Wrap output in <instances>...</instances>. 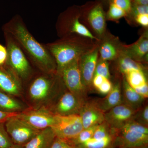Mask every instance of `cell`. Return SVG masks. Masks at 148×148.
I'll list each match as a JSON object with an SVG mask.
<instances>
[{
  "instance_id": "41",
  "label": "cell",
  "mask_w": 148,
  "mask_h": 148,
  "mask_svg": "<svg viewBox=\"0 0 148 148\" xmlns=\"http://www.w3.org/2000/svg\"><path fill=\"white\" fill-rule=\"evenodd\" d=\"M9 148H24V146L19 145H14L13 144Z\"/></svg>"
},
{
  "instance_id": "15",
  "label": "cell",
  "mask_w": 148,
  "mask_h": 148,
  "mask_svg": "<svg viewBox=\"0 0 148 148\" xmlns=\"http://www.w3.org/2000/svg\"><path fill=\"white\" fill-rule=\"evenodd\" d=\"M21 82L6 66H0V90L11 95H19Z\"/></svg>"
},
{
  "instance_id": "31",
  "label": "cell",
  "mask_w": 148,
  "mask_h": 148,
  "mask_svg": "<svg viewBox=\"0 0 148 148\" xmlns=\"http://www.w3.org/2000/svg\"><path fill=\"white\" fill-rule=\"evenodd\" d=\"M130 14L133 17L140 14H148V5L132 3L131 10L127 15Z\"/></svg>"
},
{
  "instance_id": "18",
  "label": "cell",
  "mask_w": 148,
  "mask_h": 148,
  "mask_svg": "<svg viewBox=\"0 0 148 148\" xmlns=\"http://www.w3.org/2000/svg\"><path fill=\"white\" fill-rule=\"evenodd\" d=\"M123 103L138 110L145 105L146 99L141 96L129 85L124 77L121 81Z\"/></svg>"
},
{
  "instance_id": "22",
  "label": "cell",
  "mask_w": 148,
  "mask_h": 148,
  "mask_svg": "<svg viewBox=\"0 0 148 148\" xmlns=\"http://www.w3.org/2000/svg\"><path fill=\"white\" fill-rule=\"evenodd\" d=\"M99 52L101 60L107 61L117 59L121 53L116 45L111 40L103 42L99 48Z\"/></svg>"
},
{
  "instance_id": "28",
  "label": "cell",
  "mask_w": 148,
  "mask_h": 148,
  "mask_svg": "<svg viewBox=\"0 0 148 148\" xmlns=\"http://www.w3.org/2000/svg\"><path fill=\"white\" fill-rule=\"evenodd\" d=\"M127 15V13L124 10L112 3H109V9L106 16L110 20H117Z\"/></svg>"
},
{
  "instance_id": "39",
  "label": "cell",
  "mask_w": 148,
  "mask_h": 148,
  "mask_svg": "<svg viewBox=\"0 0 148 148\" xmlns=\"http://www.w3.org/2000/svg\"><path fill=\"white\" fill-rule=\"evenodd\" d=\"M19 113L7 112L0 110V123H4L9 119L12 117L17 116Z\"/></svg>"
},
{
  "instance_id": "29",
  "label": "cell",
  "mask_w": 148,
  "mask_h": 148,
  "mask_svg": "<svg viewBox=\"0 0 148 148\" xmlns=\"http://www.w3.org/2000/svg\"><path fill=\"white\" fill-rule=\"evenodd\" d=\"M99 75L107 79H110L111 75L108 61L101 59L98 61L94 73V75Z\"/></svg>"
},
{
  "instance_id": "44",
  "label": "cell",
  "mask_w": 148,
  "mask_h": 148,
  "mask_svg": "<svg viewBox=\"0 0 148 148\" xmlns=\"http://www.w3.org/2000/svg\"><path fill=\"white\" fill-rule=\"evenodd\" d=\"M110 148H115L114 147L113 145H112V147H110Z\"/></svg>"
},
{
  "instance_id": "42",
  "label": "cell",
  "mask_w": 148,
  "mask_h": 148,
  "mask_svg": "<svg viewBox=\"0 0 148 148\" xmlns=\"http://www.w3.org/2000/svg\"><path fill=\"white\" fill-rule=\"evenodd\" d=\"M101 1L103 2H106L107 3H108L109 4V3L110 1L111 0H100Z\"/></svg>"
},
{
  "instance_id": "23",
  "label": "cell",
  "mask_w": 148,
  "mask_h": 148,
  "mask_svg": "<svg viewBox=\"0 0 148 148\" xmlns=\"http://www.w3.org/2000/svg\"><path fill=\"white\" fill-rule=\"evenodd\" d=\"M128 84L133 89L148 83L145 72L139 70H132L127 72L123 76Z\"/></svg>"
},
{
  "instance_id": "3",
  "label": "cell",
  "mask_w": 148,
  "mask_h": 148,
  "mask_svg": "<svg viewBox=\"0 0 148 148\" xmlns=\"http://www.w3.org/2000/svg\"><path fill=\"white\" fill-rule=\"evenodd\" d=\"M3 32L8 52L5 66L16 76L21 83L30 79L33 74L30 61L13 37L7 32Z\"/></svg>"
},
{
  "instance_id": "16",
  "label": "cell",
  "mask_w": 148,
  "mask_h": 148,
  "mask_svg": "<svg viewBox=\"0 0 148 148\" xmlns=\"http://www.w3.org/2000/svg\"><path fill=\"white\" fill-rule=\"evenodd\" d=\"M121 51L139 63L147 61L148 52L147 32L142 35L136 42L130 45L123 46Z\"/></svg>"
},
{
  "instance_id": "6",
  "label": "cell",
  "mask_w": 148,
  "mask_h": 148,
  "mask_svg": "<svg viewBox=\"0 0 148 148\" xmlns=\"http://www.w3.org/2000/svg\"><path fill=\"white\" fill-rule=\"evenodd\" d=\"M17 115L7 120L5 126L13 144L24 146L40 130L32 127Z\"/></svg>"
},
{
  "instance_id": "20",
  "label": "cell",
  "mask_w": 148,
  "mask_h": 148,
  "mask_svg": "<svg viewBox=\"0 0 148 148\" xmlns=\"http://www.w3.org/2000/svg\"><path fill=\"white\" fill-rule=\"evenodd\" d=\"M117 59V70L123 76L127 72L132 70H139L145 72V69L143 65L134 61L122 51Z\"/></svg>"
},
{
  "instance_id": "1",
  "label": "cell",
  "mask_w": 148,
  "mask_h": 148,
  "mask_svg": "<svg viewBox=\"0 0 148 148\" xmlns=\"http://www.w3.org/2000/svg\"><path fill=\"white\" fill-rule=\"evenodd\" d=\"M3 32L10 34L18 43L31 63L40 71L47 73H56L55 61L44 44L33 36L18 14L4 24Z\"/></svg>"
},
{
  "instance_id": "43",
  "label": "cell",
  "mask_w": 148,
  "mask_h": 148,
  "mask_svg": "<svg viewBox=\"0 0 148 148\" xmlns=\"http://www.w3.org/2000/svg\"><path fill=\"white\" fill-rule=\"evenodd\" d=\"M135 148H148V146H146V147H142Z\"/></svg>"
},
{
  "instance_id": "35",
  "label": "cell",
  "mask_w": 148,
  "mask_h": 148,
  "mask_svg": "<svg viewBox=\"0 0 148 148\" xmlns=\"http://www.w3.org/2000/svg\"><path fill=\"white\" fill-rule=\"evenodd\" d=\"M7 58L8 52L6 47L0 44V66H5Z\"/></svg>"
},
{
  "instance_id": "33",
  "label": "cell",
  "mask_w": 148,
  "mask_h": 148,
  "mask_svg": "<svg viewBox=\"0 0 148 148\" xmlns=\"http://www.w3.org/2000/svg\"><path fill=\"white\" fill-rule=\"evenodd\" d=\"M51 148H78L68 140L56 137Z\"/></svg>"
},
{
  "instance_id": "24",
  "label": "cell",
  "mask_w": 148,
  "mask_h": 148,
  "mask_svg": "<svg viewBox=\"0 0 148 148\" xmlns=\"http://www.w3.org/2000/svg\"><path fill=\"white\" fill-rule=\"evenodd\" d=\"M113 140L112 135L101 140L91 138L76 147L78 148H110L113 145Z\"/></svg>"
},
{
  "instance_id": "38",
  "label": "cell",
  "mask_w": 148,
  "mask_h": 148,
  "mask_svg": "<svg viewBox=\"0 0 148 148\" xmlns=\"http://www.w3.org/2000/svg\"><path fill=\"white\" fill-rule=\"evenodd\" d=\"M105 79H106V78L102 76L99 75H94L92 78V82L93 89L95 88V90H97V88L103 83Z\"/></svg>"
},
{
  "instance_id": "5",
  "label": "cell",
  "mask_w": 148,
  "mask_h": 148,
  "mask_svg": "<svg viewBox=\"0 0 148 148\" xmlns=\"http://www.w3.org/2000/svg\"><path fill=\"white\" fill-rule=\"evenodd\" d=\"M80 58L69 63L58 74L61 76L67 89L85 103L88 99V92L83 82L79 68Z\"/></svg>"
},
{
  "instance_id": "10",
  "label": "cell",
  "mask_w": 148,
  "mask_h": 148,
  "mask_svg": "<svg viewBox=\"0 0 148 148\" xmlns=\"http://www.w3.org/2000/svg\"><path fill=\"white\" fill-rule=\"evenodd\" d=\"M82 8L83 14L86 16L91 28L98 36H103L106 30V14L102 4L90 3Z\"/></svg>"
},
{
  "instance_id": "14",
  "label": "cell",
  "mask_w": 148,
  "mask_h": 148,
  "mask_svg": "<svg viewBox=\"0 0 148 148\" xmlns=\"http://www.w3.org/2000/svg\"><path fill=\"white\" fill-rule=\"evenodd\" d=\"M104 114L98 108L95 100L88 99L85 102L79 114L83 126L86 129L98 125L105 121Z\"/></svg>"
},
{
  "instance_id": "8",
  "label": "cell",
  "mask_w": 148,
  "mask_h": 148,
  "mask_svg": "<svg viewBox=\"0 0 148 148\" xmlns=\"http://www.w3.org/2000/svg\"><path fill=\"white\" fill-rule=\"evenodd\" d=\"M115 148H135L148 146V135L121 128L112 131Z\"/></svg>"
},
{
  "instance_id": "2",
  "label": "cell",
  "mask_w": 148,
  "mask_h": 148,
  "mask_svg": "<svg viewBox=\"0 0 148 148\" xmlns=\"http://www.w3.org/2000/svg\"><path fill=\"white\" fill-rule=\"evenodd\" d=\"M90 39L73 35L44 44L55 61L59 74L69 63L93 50L97 45Z\"/></svg>"
},
{
  "instance_id": "26",
  "label": "cell",
  "mask_w": 148,
  "mask_h": 148,
  "mask_svg": "<svg viewBox=\"0 0 148 148\" xmlns=\"http://www.w3.org/2000/svg\"><path fill=\"white\" fill-rule=\"evenodd\" d=\"M131 120L148 127V106L146 103L144 106L136 111Z\"/></svg>"
},
{
  "instance_id": "19",
  "label": "cell",
  "mask_w": 148,
  "mask_h": 148,
  "mask_svg": "<svg viewBox=\"0 0 148 148\" xmlns=\"http://www.w3.org/2000/svg\"><path fill=\"white\" fill-rule=\"evenodd\" d=\"M56 135L51 127L40 130L24 146V148H51Z\"/></svg>"
},
{
  "instance_id": "25",
  "label": "cell",
  "mask_w": 148,
  "mask_h": 148,
  "mask_svg": "<svg viewBox=\"0 0 148 148\" xmlns=\"http://www.w3.org/2000/svg\"><path fill=\"white\" fill-rule=\"evenodd\" d=\"M98 125H94L86 129H84L75 138L69 140V142L75 146L82 144L92 138Z\"/></svg>"
},
{
  "instance_id": "9",
  "label": "cell",
  "mask_w": 148,
  "mask_h": 148,
  "mask_svg": "<svg viewBox=\"0 0 148 148\" xmlns=\"http://www.w3.org/2000/svg\"><path fill=\"white\" fill-rule=\"evenodd\" d=\"M17 116L39 130L51 127L55 121V114L45 108L19 112Z\"/></svg>"
},
{
  "instance_id": "34",
  "label": "cell",
  "mask_w": 148,
  "mask_h": 148,
  "mask_svg": "<svg viewBox=\"0 0 148 148\" xmlns=\"http://www.w3.org/2000/svg\"><path fill=\"white\" fill-rule=\"evenodd\" d=\"M112 88V83L110 80L106 79L96 90L101 94H107L110 91Z\"/></svg>"
},
{
  "instance_id": "11",
  "label": "cell",
  "mask_w": 148,
  "mask_h": 148,
  "mask_svg": "<svg viewBox=\"0 0 148 148\" xmlns=\"http://www.w3.org/2000/svg\"><path fill=\"white\" fill-rule=\"evenodd\" d=\"M136 111L122 103L105 113V121L110 127L111 131L118 130L132 119Z\"/></svg>"
},
{
  "instance_id": "21",
  "label": "cell",
  "mask_w": 148,
  "mask_h": 148,
  "mask_svg": "<svg viewBox=\"0 0 148 148\" xmlns=\"http://www.w3.org/2000/svg\"><path fill=\"white\" fill-rule=\"evenodd\" d=\"M23 108V105L14 99L11 95L0 90V110L10 113H18Z\"/></svg>"
},
{
  "instance_id": "40",
  "label": "cell",
  "mask_w": 148,
  "mask_h": 148,
  "mask_svg": "<svg viewBox=\"0 0 148 148\" xmlns=\"http://www.w3.org/2000/svg\"><path fill=\"white\" fill-rule=\"evenodd\" d=\"M133 3L142 5H148V0H132Z\"/></svg>"
},
{
  "instance_id": "7",
  "label": "cell",
  "mask_w": 148,
  "mask_h": 148,
  "mask_svg": "<svg viewBox=\"0 0 148 148\" xmlns=\"http://www.w3.org/2000/svg\"><path fill=\"white\" fill-rule=\"evenodd\" d=\"M51 127L56 137L68 141L75 138L84 129L79 114H55V121Z\"/></svg>"
},
{
  "instance_id": "37",
  "label": "cell",
  "mask_w": 148,
  "mask_h": 148,
  "mask_svg": "<svg viewBox=\"0 0 148 148\" xmlns=\"http://www.w3.org/2000/svg\"><path fill=\"white\" fill-rule=\"evenodd\" d=\"M134 89L137 93L143 98H145V99H147L148 97V83L140 87L134 88Z\"/></svg>"
},
{
  "instance_id": "30",
  "label": "cell",
  "mask_w": 148,
  "mask_h": 148,
  "mask_svg": "<svg viewBox=\"0 0 148 148\" xmlns=\"http://www.w3.org/2000/svg\"><path fill=\"white\" fill-rule=\"evenodd\" d=\"M13 145L7 132L4 123H0V148H9Z\"/></svg>"
},
{
  "instance_id": "12",
  "label": "cell",
  "mask_w": 148,
  "mask_h": 148,
  "mask_svg": "<svg viewBox=\"0 0 148 148\" xmlns=\"http://www.w3.org/2000/svg\"><path fill=\"white\" fill-rule=\"evenodd\" d=\"M98 53L99 47L97 46L80 58L79 68L83 82L88 92L93 90L92 80L98 63Z\"/></svg>"
},
{
  "instance_id": "27",
  "label": "cell",
  "mask_w": 148,
  "mask_h": 148,
  "mask_svg": "<svg viewBox=\"0 0 148 148\" xmlns=\"http://www.w3.org/2000/svg\"><path fill=\"white\" fill-rule=\"evenodd\" d=\"M110 135H112L110 127L104 121L98 125L92 138L96 140H101Z\"/></svg>"
},
{
  "instance_id": "17",
  "label": "cell",
  "mask_w": 148,
  "mask_h": 148,
  "mask_svg": "<svg viewBox=\"0 0 148 148\" xmlns=\"http://www.w3.org/2000/svg\"><path fill=\"white\" fill-rule=\"evenodd\" d=\"M98 108L104 113L123 103L121 82L116 80L112 83V88L107 96L103 99H95Z\"/></svg>"
},
{
  "instance_id": "13",
  "label": "cell",
  "mask_w": 148,
  "mask_h": 148,
  "mask_svg": "<svg viewBox=\"0 0 148 148\" xmlns=\"http://www.w3.org/2000/svg\"><path fill=\"white\" fill-rule=\"evenodd\" d=\"M84 103L67 89L57 100L53 112L61 116L79 114Z\"/></svg>"
},
{
  "instance_id": "36",
  "label": "cell",
  "mask_w": 148,
  "mask_h": 148,
  "mask_svg": "<svg viewBox=\"0 0 148 148\" xmlns=\"http://www.w3.org/2000/svg\"><path fill=\"white\" fill-rule=\"evenodd\" d=\"M135 21L143 27H148V14H140L134 17Z\"/></svg>"
},
{
  "instance_id": "32",
  "label": "cell",
  "mask_w": 148,
  "mask_h": 148,
  "mask_svg": "<svg viewBox=\"0 0 148 148\" xmlns=\"http://www.w3.org/2000/svg\"><path fill=\"white\" fill-rule=\"evenodd\" d=\"M110 3L124 10L127 13V15L130 12L132 4V0H111L109 3Z\"/></svg>"
},
{
  "instance_id": "4",
  "label": "cell",
  "mask_w": 148,
  "mask_h": 148,
  "mask_svg": "<svg viewBox=\"0 0 148 148\" xmlns=\"http://www.w3.org/2000/svg\"><path fill=\"white\" fill-rule=\"evenodd\" d=\"M82 16V6L73 5L60 14L56 24L57 35L60 38L76 35L92 40L100 41L80 21Z\"/></svg>"
}]
</instances>
